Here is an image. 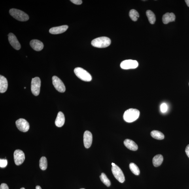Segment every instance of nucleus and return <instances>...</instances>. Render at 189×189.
<instances>
[{
    "label": "nucleus",
    "instance_id": "f704fd0d",
    "mask_svg": "<svg viewBox=\"0 0 189 189\" xmlns=\"http://www.w3.org/2000/svg\"><path fill=\"white\" fill-rule=\"evenodd\" d=\"M85 189L84 188H81V189Z\"/></svg>",
    "mask_w": 189,
    "mask_h": 189
},
{
    "label": "nucleus",
    "instance_id": "6e6552de",
    "mask_svg": "<svg viewBox=\"0 0 189 189\" xmlns=\"http://www.w3.org/2000/svg\"><path fill=\"white\" fill-rule=\"evenodd\" d=\"M52 82L54 87L60 93H64L66 90L64 84L60 78L56 76H53Z\"/></svg>",
    "mask_w": 189,
    "mask_h": 189
},
{
    "label": "nucleus",
    "instance_id": "20e7f679",
    "mask_svg": "<svg viewBox=\"0 0 189 189\" xmlns=\"http://www.w3.org/2000/svg\"><path fill=\"white\" fill-rule=\"evenodd\" d=\"M74 72L78 78L83 81L90 82L92 80V76L88 72L82 68H76L74 70Z\"/></svg>",
    "mask_w": 189,
    "mask_h": 189
},
{
    "label": "nucleus",
    "instance_id": "a211bd4d",
    "mask_svg": "<svg viewBox=\"0 0 189 189\" xmlns=\"http://www.w3.org/2000/svg\"><path fill=\"white\" fill-rule=\"evenodd\" d=\"M124 144L125 146L129 150L135 151L138 149V147L137 144L132 140L129 139L125 140Z\"/></svg>",
    "mask_w": 189,
    "mask_h": 189
},
{
    "label": "nucleus",
    "instance_id": "473e14b6",
    "mask_svg": "<svg viewBox=\"0 0 189 189\" xmlns=\"http://www.w3.org/2000/svg\"><path fill=\"white\" fill-rule=\"evenodd\" d=\"M115 165H116V164H115V163H112V166H115Z\"/></svg>",
    "mask_w": 189,
    "mask_h": 189
},
{
    "label": "nucleus",
    "instance_id": "4be33fe9",
    "mask_svg": "<svg viewBox=\"0 0 189 189\" xmlns=\"http://www.w3.org/2000/svg\"><path fill=\"white\" fill-rule=\"evenodd\" d=\"M40 169L42 170H45L47 167V161L45 157H42L39 161Z\"/></svg>",
    "mask_w": 189,
    "mask_h": 189
},
{
    "label": "nucleus",
    "instance_id": "f3484780",
    "mask_svg": "<svg viewBox=\"0 0 189 189\" xmlns=\"http://www.w3.org/2000/svg\"><path fill=\"white\" fill-rule=\"evenodd\" d=\"M65 122V117L62 112H59L55 121V124L57 127H61L63 126Z\"/></svg>",
    "mask_w": 189,
    "mask_h": 189
},
{
    "label": "nucleus",
    "instance_id": "f03ea898",
    "mask_svg": "<svg viewBox=\"0 0 189 189\" xmlns=\"http://www.w3.org/2000/svg\"><path fill=\"white\" fill-rule=\"evenodd\" d=\"M111 43V40L109 38L103 37L97 38L93 40L91 44L95 47L103 48L109 46Z\"/></svg>",
    "mask_w": 189,
    "mask_h": 189
},
{
    "label": "nucleus",
    "instance_id": "39448f33",
    "mask_svg": "<svg viewBox=\"0 0 189 189\" xmlns=\"http://www.w3.org/2000/svg\"><path fill=\"white\" fill-rule=\"evenodd\" d=\"M41 80L39 77H35L32 79L31 90L33 94L37 96L39 95L41 87Z\"/></svg>",
    "mask_w": 189,
    "mask_h": 189
},
{
    "label": "nucleus",
    "instance_id": "2f4dec72",
    "mask_svg": "<svg viewBox=\"0 0 189 189\" xmlns=\"http://www.w3.org/2000/svg\"><path fill=\"white\" fill-rule=\"evenodd\" d=\"M35 189H42L41 187L39 186H36Z\"/></svg>",
    "mask_w": 189,
    "mask_h": 189
},
{
    "label": "nucleus",
    "instance_id": "dca6fc26",
    "mask_svg": "<svg viewBox=\"0 0 189 189\" xmlns=\"http://www.w3.org/2000/svg\"><path fill=\"white\" fill-rule=\"evenodd\" d=\"M8 82L7 79L4 76L0 75V92L4 93L7 90Z\"/></svg>",
    "mask_w": 189,
    "mask_h": 189
},
{
    "label": "nucleus",
    "instance_id": "9d476101",
    "mask_svg": "<svg viewBox=\"0 0 189 189\" xmlns=\"http://www.w3.org/2000/svg\"><path fill=\"white\" fill-rule=\"evenodd\" d=\"M17 127L21 131L26 132L29 129V125L27 121L24 119L20 118L16 122Z\"/></svg>",
    "mask_w": 189,
    "mask_h": 189
},
{
    "label": "nucleus",
    "instance_id": "1a4fd4ad",
    "mask_svg": "<svg viewBox=\"0 0 189 189\" xmlns=\"http://www.w3.org/2000/svg\"><path fill=\"white\" fill-rule=\"evenodd\" d=\"M14 159L15 163L17 165H20L24 162L25 159V154L22 151L17 150L14 153Z\"/></svg>",
    "mask_w": 189,
    "mask_h": 189
},
{
    "label": "nucleus",
    "instance_id": "a878e982",
    "mask_svg": "<svg viewBox=\"0 0 189 189\" xmlns=\"http://www.w3.org/2000/svg\"><path fill=\"white\" fill-rule=\"evenodd\" d=\"M8 161L6 159H1L0 160V167L1 168H5L7 166Z\"/></svg>",
    "mask_w": 189,
    "mask_h": 189
},
{
    "label": "nucleus",
    "instance_id": "c9c22d12",
    "mask_svg": "<svg viewBox=\"0 0 189 189\" xmlns=\"http://www.w3.org/2000/svg\"></svg>",
    "mask_w": 189,
    "mask_h": 189
},
{
    "label": "nucleus",
    "instance_id": "c756f323",
    "mask_svg": "<svg viewBox=\"0 0 189 189\" xmlns=\"http://www.w3.org/2000/svg\"><path fill=\"white\" fill-rule=\"evenodd\" d=\"M185 152L187 155L188 156L189 158V144L186 147L185 149Z\"/></svg>",
    "mask_w": 189,
    "mask_h": 189
},
{
    "label": "nucleus",
    "instance_id": "6ab92c4d",
    "mask_svg": "<svg viewBox=\"0 0 189 189\" xmlns=\"http://www.w3.org/2000/svg\"><path fill=\"white\" fill-rule=\"evenodd\" d=\"M163 160V156L161 154L157 155L153 159V163L155 167H158L161 164Z\"/></svg>",
    "mask_w": 189,
    "mask_h": 189
},
{
    "label": "nucleus",
    "instance_id": "393cba45",
    "mask_svg": "<svg viewBox=\"0 0 189 189\" xmlns=\"http://www.w3.org/2000/svg\"><path fill=\"white\" fill-rule=\"evenodd\" d=\"M99 178L102 182L106 186L109 187L111 185V182L105 173H102L101 175L99 176Z\"/></svg>",
    "mask_w": 189,
    "mask_h": 189
},
{
    "label": "nucleus",
    "instance_id": "b1692460",
    "mask_svg": "<svg viewBox=\"0 0 189 189\" xmlns=\"http://www.w3.org/2000/svg\"><path fill=\"white\" fill-rule=\"evenodd\" d=\"M129 168L131 172L135 175H139L140 170L139 168L135 163H131L129 165Z\"/></svg>",
    "mask_w": 189,
    "mask_h": 189
},
{
    "label": "nucleus",
    "instance_id": "ddd939ff",
    "mask_svg": "<svg viewBox=\"0 0 189 189\" xmlns=\"http://www.w3.org/2000/svg\"><path fill=\"white\" fill-rule=\"evenodd\" d=\"M69 26L66 25H62L58 27H53L51 28L49 30L50 33L53 35L61 34L66 31Z\"/></svg>",
    "mask_w": 189,
    "mask_h": 189
},
{
    "label": "nucleus",
    "instance_id": "aec40b11",
    "mask_svg": "<svg viewBox=\"0 0 189 189\" xmlns=\"http://www.w3.org/2000/svg\"><path fill=\"white\" fill-rule=\"evenodd\" d=\"M151 136L154 139L158 140H162L164 139V135L161 132L157 130L152 131L151 133Z\"/></svg>",
    "mask_w": 189,
    "mask_h": 189
},
{
    "label": "nucleus",
    "instance_id": "f257e3e1",
    "mask_svg": "<svg viewBox=\"0 0 189 189\" xmlns=\"http://www.w3.org/2000/svg\"><path fill=\"white\" fill-rule=\"evenodd\" d=\"M139 115L140 112L139 110L131 108L125 111L123 114V118L125 121L127 122H133L138 119Z\"/></svg>",
    "mask_w": 189,
    "mask_h": 189
},
{
    "label": "nucleus",
    "instance_id": "f8f14e48",
    "mask_svg": "<svg viewBox=\"0 0 189 189\" xmlns=\"http://www.w3.org/2000/svg\"><path fill=\"white\" fill-rule=\"evenodd\" d=\"M93 136L90 131H85L84 135V142L85 147L87 148H90L92 145Z\"/></svg>",
    "mask_w": 189,
    "mask_h": 189
},
{
    "label": "nucleus",
    "instance_id": "5701e85b",
    "mask_svg": "<svg viewBox=\"0 0 189 189\" xmlns=\"http://www.w3.org/2000/svg\"><path fill=\"white\" fill-rule=\"evenodd\" d=\"M129 14L132 20L134 22L136 21L139 17V13L134 9L131 10L130 11Z\"/></svg>",
    "mask_w": 189,
    "mask_h": 189
},
{
    "label": "nucleus",
    "instance_id": "72a5a7b5",
    "mask_svg": "<svg viewBox=\"0 0 189 189\" xmlns=\"http://www.w3.org/2000/svg\"><path fill=\"white\" fill-rule=\"evenodd\" d=\"M20 189H25V188L24 187H23V188H21Z\"/></svg>",
    "mask_w": 189,
    "mask_h": 189
},
{
    "label": "nucleus",
    "instance_id": "0eeeda50",
    "mask_svg": "<svg viewBox=\"0 0 189 189\" xmlns=\"http://www.w3.org/2000/svg\"><path fill=\"white\" fill-rule=\"evenodd\" d=\"M139 66L137 61L135 60H127L123 61L120 64V67L124 69H135Z\"/></svg>",
    "mask_w": 189,
    "mask_h": 189
},
{
    "label": "nucleus",
    "instance_id": "423d86ee",
    "mask_svg": "<svg viewBox=\"0 0 189 189\" xmlns=\"http://www.w3.org/2000/svg\"><path fill=\"white\" fill-rule=\"evenodd\" d=\"M111 170L112 173L116 179L120 183L124 182L125 178L121 169L116 165L114 166H112Z\"/></svg>",
    "mask_w": 189,
    "mask_h": 189
},
{
    "label": "nucleus",
    "instance_id": "412c9836",
    "mask_svg": "<svg viewBox=\"0 0 189 189\" xmlns=\"http://www.w3.org/2000/svg\"><path fill=\"white\" fill-rule=\"evenodd\" d=\"M146 14L150 24H154L156 22V18L154 13L151 11L148 10L146 12Z\"/></svg>",
    "mask_w": 189,
    "mask_h": 189
},
{
    "label": "nucleus",
    "instance_id": "7ed1b4c3",
    "mask_svg": "<svg viewBox=\"0 0 189 189\" xmlns=\"http://www.w3.org/2000/svg\"><path fill=\"white\" fill-rule=\"evenodd\" d=\"M9 13L14 18L21 22H25L29 19L28 15L20 10L12 8L10 10Z\"/></svg>",
    "mask_w": 189,
    "mask_h": 189
},
{
    "label": "nucleus",
    "instance_id": "bb28decb",
    "mask_svg": "<svg viewBox=\"0 0 189 189\" xmlns=\"http://www.w3.org/2000/svg\"><path fill=\"white\" fill-rule=\"evenodd\" d=\"M168 109L167 105L165 103H163L161 105L160 110L163 113L166 112Z\"/></svg>",
    "mask_w": 189,
    "mask_h": 189
},
{
    "label": "nucleus",
    "instance_id": "4468645a",
    "mask_svg": "<svg viewBox=\"0 0 189 189\" xmlns=\"http://www.w3.org/2000/svg\"><path fill=\"white\" fill-rule=\"evenodd\" d=\"M30 44L32 48L37 51L41 50L44 47L43 43L38 40H32L30 41Z\"/></svg>",
    "mask_w": 189,
    "mask_h": 189
},
{
    "label": "nucleus",
    "instance_id": "c85d7f7f",
    "mask_svg": "<svg viewBox=\"0 0 189 189\" xmlns=\"http://www.w3.org/2000/svg\"><path fill=\"white\" fill-rule=\"evenodd\" d=\"M0 189H9V188L7 184L3 183L0 186Z\"/></svg>",
    "mask_w": 189,
    "mask_h": 189
},
{
    "label": "nucleus",
    "instance_id": "cd10ccee",
    "mask_svg": "<svg viewBox=\"0 0 189 189\" xmlns=\"http://www.w3.org/2000/svg\"><path fill=\"white\" fill-rule=\"evenodd\" d=\"M71 1L76 5H81L82 3V1L81 0H71Z\"/></svg>",
    "mask_w": 189,
    "mask_h": 189
},
{
    "label": "nucleus",
    "instance_id": "7c9ffc66",
    "mask_svg": "<svg viewBox=\"0 0 189 189\" xmlns=\"http://www.w3.org/2000/svg\"><path fill=\"white\" fill-rule=\"evenodd\" d=\"M187 5L189 7V0H186L185 1Z\"/></svg>",
    "mask_w": 189,
    "mask_h": 189
},
{
    "label": "nucleus",
    "instance_id": "2eb2a0df",
    "mask_svg": "<svg viewBox=\"0 0 189 189\" xmlns=\"http://www.w3.org/2000/svg\"><path fill=\"white\" fill-rule=\"evenodd\" d=\"M175 14L173 13H166L163 16V24H166L169 22L175 21Z\"/></svg>",
    "mask_w": 189,
    "mask_h": 189
},
{
    "label": "nucleus",
    "instance_id": "9b49d317",
    "mask_svg": "<svg viewBox=\"0 0 189 189\" xmlns=\"http://www.w3.org/2000/svg\"><path fill=\"white\" fill-rule=\"evenodd\" d=\"M8 41L11 45L15 49L20 50L21 48V45L15 35L13 33H10L8 35Z\"/></svg>",
    "mask_w": 189,
    "mask_h": 189
}]
</instances>
